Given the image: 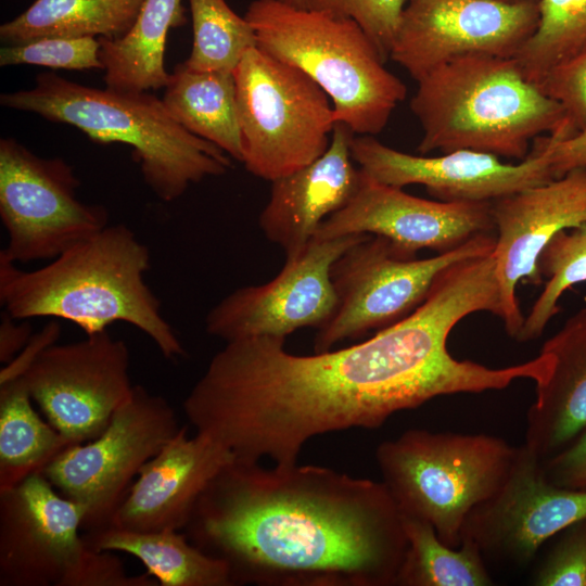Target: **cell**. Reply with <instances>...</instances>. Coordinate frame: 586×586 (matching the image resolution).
Masks as SVG:
<instances>
[{
    "instance_id": "1",
    "label": "cell",
    "mask_w": 586,
    "mask_h": 586,
    "mask_svg": "<svg viewBox=\"0 0 586 586\" xmlns=\"http://www.w3.org/2000/svg\"><path fill=\"white\" fill-rule=\"evenodd\" d=\"M484 303L472 279L448 269L410 315L345 348L295 355L285 339L226 342L183 400L184 415L238 459L292 464L315 436L375 429L437 396L501 390L502 368L447 349L454 327Z\"/></svg>"
},
{
    "instance_id": "2",
    "label": "cell",
    "mask_w": 586,
    "mask_h": 586,
    "mask_svg": "<svg viewBox=\"0 0 586 586\" xmlns=\"http://www.w3.org/2000/svg\"><path fill=\"white\" fill-rule=\"evenodd\" d=\"M232 586H396L407 537L384 483L316 464L233 458L182 528Z\"/></svg>"
},
{
    "instance_id": "3",
    "label": "cell",
    "mask_w": 586,
    "mask_h": 586,
    "mask_svg": "<svg viewBox=\"0 0 586 586\" xmlns=\"http://www.w3.org/2000/svg\"><path fill=\"white\" fill-rule=\"evenodd\" d=\"M150 259L149 247L130 228L109 225L35 270L0 258V304L15 319H63L87 335L127 322L146 334L166 359L184 357L144 280Z\"/></svg>"
},
{
    "instance_id": "4",
    "label": "cell",
    "mask_w": 586,
    "mask_h": 586,
    "mask_svg": "<svg viewBox=\"0 0 586 586\" xmlns=\"http://www.w3.org/2000/svg\"><path fill=\"white\" fill-rule=\"evenodd\" d=\"M0 104L71 125L98 143L131 146L144 182L164 202L232 166L226 152L183 128L149 91L99 89L49 72L30 89L2 93Z\"/></svg>"
},
{
    "instance_id": "5",
    "label": "cell",
    "mask_w": 586,
    "mask_h": 586,
    "mask_svg": "<svg viewBox=\"0 0 586 586\" xmlns=\"http://www.w3.org/2000/svg\"><path fill=\"white\" fill-rule=\"evenodd\" d=\"M410 109L423 155L471 150L523 161L531 141L565 122L562 105L528 81L514 58L487 54L455 59L419 79Z\"/></svg>"
},
{
    "instance_id": "6",
    "label": "cell",
    "mask_w": 586,
    "mask_h": 586,
    "mask_svg": "<svg viewBox=\"0 0 586 586\" xmlns=\"http://www.w3.org/2000/svg\"><path fill=\"white\" fill-rule=\"evenodd\" d=\"M244 17L257 48L309 76L330 98L336 123L356 135L380 133L406 97L405 84L351 18L280 0H254Z\"/></svg>"
},
{
    "instance_id": "7",
    "label": "cell",
    "mask_w": 586,
    "mask_h": 586,
    "mask_svg": "<svg viewBox=\"0 0 586 586\" xmlns=\"http://www.w3.org/2000/svg\"><path fill=\"white\" fill-rule=\"evenodd\" d=\"M517 449L484 433L412 429L382 442L375 460L402 514L430 523L443 543L459 547L466 520L501 486Z\"/></svg>"
},
{
    "instance_id": "8",
    "label": "cell",
    "mask_w": 586,
    "mask_h": 586,
    "mask_svg": "<svg viewBox=\"0 0 586 586\" xmlns=\"http://www.w3.org/2000/svg\"><path fill=\"white\" fill-rule=\"evenodd\" d=\"M243 164L273 181L317 160L336 124L328 94L309 76L259 48L233 72Z\"/></svg>"
},
{
    "instance_id": "9",
    "label": "cell",
    "mask_w": 586,
    "mask_h": 586,
    "mask_svg": "<svg viewBox=\"0 0 586 586\" xmlns=\"http://www.w3.org/2000/svg\"><path fill=\"white\" fill-rule=\"evenodd\" d=\"M495 242L496 234L481 233L453 251L420 259L402 254L382 235L366 234L332 265L336 302L331 317L318 328L314 352L330 351L404 319L424 302L443 270L491 254Z\"/></svg>"
},
{
    "instance_id": "10",
    "label": "cell",
    "mask_w": 586,
    "mask_h": 586,
    "mask_svg": "<svg viewBox=\"0 0 586 586\" xmlns=\"http://www.w3.org/2000/svg\"><path fill=\"white\" fill-rule=\"evenodd\" d=\"M180 428L164 397L135 385L97 437L67 446L42 474L60 494L86 508L81 530L109 527L142 466Z\"/></svg>"
},
{
    "instance_id": "11",
    "label": "cell",
    "mask_w": 586,
    "mask_h": 586,
    "mask_svg": "<svg viewBox=\"0 0 586 586\" xmlns=\"http://www.w3.org/2000/svg\"><path fill=\"white\" fill-rule=\"evenodd\" d=\"M74 168L61 157H41L14 138L0 140V218L12 263L52 260L109 226V211L77 196Z\"/></svg>"
},
{
    "instance_id": "12",
    "label": "cell",
    "mask_w": 586,
    "mask_h": 586,
    "mask_svg": "<svg viewBox=\"0 0 586 586\" xmlns=\"http://www.w3.org/2000/svg\"><path fill=\"white\" fill-rule=\"evenodd\" d=\"M127 344L103 331L47 347L21 378L48 422L72 444L97 437L132 394Z\"/></svg>"
},
{
    "instance_id": "13",
    "label": "cell",
    "mask_w": 586,
    "mask_h": 586,
    "mask_svg": "<svg viewBox=\"0 0 586 586\" xmlns=\"http://www.w3.org/2000/svg\"><path fill=\"white\" fill-rule=\"evenodd\" d=\"M366 233L313 238L285 259L269 282L240 288L216 304L205 318L206 332L225 342L256 336L286 339L305 327H321L336 302L331 281L334 262Z\"/></svg>"
},
{
    "instance_id": "14",
    "label": "cell",
    "mask_w": 586,
    "mask_h": 586,
    "mask_svg": "<svg viewBox=\"0 0 586 586\" xmlns=\"http://www.w3.org/2000/svg\"><path fill=\"white\" fill-rule=\"evenodd\" d=\"M537 23V3L408 0L390 59L418 81L458 58H513Z\"/></svg>"
},
{
    "instance_id": "15",
    "label": "cell",
    "mask_w": 586,
    "mask_h": 586,
    "mask_svg": "<svg viewBox=\"0 0 586 586\" xmlns=\"http://www.w3.org/2000/svg\"><path fill=\"white\" fill-rule=\"evenodd\" d=\"M86 508L42 472L0 492V586H71L90 547Z\"/></svg>"
},
{
    "instance_id": "16",
    "label": "cell",
    "mask_w": 586,
    "mask_h": 586,
    "mask_svg": "<svg viewBox=\"0 0 586 586\" xmlns=\"http://www.w3.org/2000/svg\"><path fill=\"white\" fill-rule=\"evenodd\" d=\"M562 128L539 137L538 144L517 164L471 150L440 156L412 155L392 149L373 136L354 137L353 160L369 177L393 187L422 184L438 201L492 202L553 178L550 152Z\"/></svg>"
},
{
    "instance_id": "17",
    "label": "cell",
    "mask_w": 586,
    "mask_h": 586,
    "mask_svg": "<svg viewBox=\"0 0 586 586\" xmlns=\"http://www.w3.org/2000/svg\"><path fill=\"white\" fill-rule=\"evenodd\" d=\"M543 461L525 444L518 447L501 486L466 520L461 540L473 542L485 560L523 566L548 539L586 518V491L552 484Z\"/></svg>"
},
{
    "instance_id": "18",
    "label": "cell",
    "mask_w": 586,
    "mask_h": 586,
    "mask_svg": "<svg viewBox=\"0 0 586 586\" xmlns=\"http://www.w3.org/2000/svg\"><path fill=\"white\" fill-rule=\"evenodd\" d=\"M360 171V182L352 200L326 218L314 238L382 235L402 254L417 257L420 250L442 254L481 233L495 231L492 202L426 200Z\"/></svg>"
},
{
    "instance_id": "19",
    "label": "cell",
    "mask_w": 586,
    "mask_h": 586,
    "mask_svg": "<svg viewBox=\"0 0 586 586\" xmlns=\"http://www.w3.org/2000/svg\"><path fill=\"white\" fill-rule=\"evenodd\" d=\"M496 231L493 251L500 289L501 321L515 339L524 320L520 282L538 285V258L556 233L586 222V168L492 201Z\"/></svg>"
},
{
    "instance_id": "20",
    "label": "cell",
    "mask_w": 586,
    "mask_h": 586,
    "mask_svg": "<svg viewBox=\"0 0 586 586\" xmlns=\"http://www.w3.org/2000/svg\"><path fill=\"white\" fill-rule=\"evenodd\" d=\"M233 458L211 437L201 433L190 437L188 428L181 426L142 466L110 526L137 532L182 531L200 495Z\"/></svg>"
},
{
    "instance_id": "21",
    "label": "cell",
    "mask_w": 586,
    "mask_h": 586,
    "mask_svg": "<svg viewBox=\"0 0 586 586\" xmlns=\"http://www.w3.org/2000/svg\"><path fill=\"white\" fill-rule=\"evenodd\" d=\"M354 132L336 123L327 151L313 163L271 181L269 200L258 225L286 258L298 255L321 222L348 204L361 171L351 153Z\"/></svg>"
},
{
    "instance_id": "22",
    "label": "cell",
    "mask_w": 586,
    "mask_h": 586,
    "mask_svg": "<svg viewBox=\"0 0 586 586\" xmlns=\"http://www.w3.org/2000/svg\"><path fill=\"white\" fill-rule=\"evenodd\" d=\"M540 352L552 364L547 379L536 385L524 444L546 460L586 428V306L569 317Z\"/></svg>"
},
{
    "instance_id": "23",
    "label": "cell",
    "mask_w": 586,
    "mask_h": 586,
    "mask_svg": "<svg viewBox=\"0 0 586 586\" xmlns=\"http://www.w3.org/2000/svg\"><path fill=\"white\" fill-rule=\"evenodd\" d=\"M182 0H145L129 31L120 38H99V58L107 88L150 91L165 88L170 74L164 52L170 28L186 23Z\"/></svg>"
},
{
    "instance_id": "24",
    "label": "cell",
    "mask_w": 586,
    "mask_h": 586,
    "mask_svg": "<svg viewBox=\"0 0 586 586\" xmlns=\"http://www.w3.org/2000/svg\"><path fill=\"white\" fill-rule=\"evenodd\" d=\"M162 101L188 131L243 162L233 73L198 72L179 63L169 76Z\"/></svg>"
},
{
    "instance_id": "25",
    "label": "cell",
    "mask_w": 586,
    "mask_h": 586,
    "mask_svg": "<svg viewBox=\"0 0 586 586\" xmlns=\"http://www.w3.org/2000/svg\"><path fill=\"white\" fill-rule=\"evenodd\" d=\"M82 538L95 550L136 557L160 586H232L226 564L205 555L182 531L137 532L110 526L86 532Z\"/></svg>"
},
{
    "instance_id": "26",
    "label": "cell",
    "mask_w": 586,
    "mask_h": 586,
    "mask_svg": "<svg viewBox=\"0 0 586 586\" xmlns=\"http://www.w3.org/2000/svg\"><path fill=\"white\" fill-rule=\"evenodd\" d=\"M145 0H36L0 26L7 46L47 37L116 39L135 24Z\"/></svg>"
},
{
    "instance_id": "27",
    "label": "cell",
    "mask_w": 586,
    "mask_h": 586,
    "mask_svg": "<svg viewBox=\"0 0 586 586\" xmlns=\"http://www.w3.org/2000/svg\"><path fill=\"white\" fill-rule=\"evenodd\" d=\"M20 378L0 385V492L12 488L72 445L37 413Z\"/></svg>"
},
{
    "instance_id": "28",
    "label": "cell",
    "mask_w": 586,
    "mask_h": 586,
    "mask_svg": "<svg viewBox=\"0 0 586 586\" xmlns=\"http://www.w3.org/2000/svg\"><path fill=\"white\" fill-rule=\"evenodd\" d=\"M407 549L396 586H489L486 560L479 547L462 539L459 547L443 543L428 522L403 515Z\"/></svg>"
},
{
    "instance_id": "29",
    "label": "cell",
    "mask_w": 586,
    "mask_h": 586,
    "mask_svg": "<svg viewBox=\"0 0 586 586\" xmlns=\"http://www.w3.org/2000/svg\"><path fill=\"white\" fill-rule=\"evenodd\" d=\"M537 8V27L513 56L535 85L586 50V0H538Z\"/></svg>"
},
{
    "instance_id": "30",
    "label": "cell",
    "mask_w": 586,
    "mask_h": 586,
    "mask_svg": "<svg viewBox=\"0 0 586 586\" xmlns=\"http://www.w3.org/2000/svg\"><path fill=\"white\" fill-rule=\"evenodd\" d=\"M193 43L184 65L198 72L233 73L244 54L257 47L252 25L226 0H189Z\"/></svg>"
},
{
    "instance_id": "31",
    "label": "cell",
    "mask_w": 586,
    "mask_h": 586,
    "mask_svg": "<svg viewBox=\"0 0 586 586\" xmlns=\"http://www.w3.org/2000/svg\"><path fill=\"white\" fill-rule=\"evenodd\" d=\"M544 289L534 302L515 337L538 339L559 310V300L572 286L586 282V222L563 229L548 242L538 258Z\"/></svg>"
},
{
    "instance_id": "32",
    "label": "cell",
    "mask_w": 586,
    "mask_h": 586,
    "mask_svg": "<svg viewBox=\"0 0 586 586\" xmlns=\"http://www.w3.org/2000/svg\"><path fill=\"white\" fill-rule=\"evenodd\" d=\"M94 37H47L0 49V65H37L60 69H103Z\"/></svg>"
},
{
    "instance_id": "33",
    "label": "cell",
    "mask_w": 586,
    "mask_h": 586,
    "mask_svg": "<svg viewBox=\"0 0 586 586\" xmlns=\"http://www.w3.org/2000/svg\"><path fill=\"white\" fill-rule=\"evenodd\" d=\"M407 2L408 0H308L307 9L355 21L386 61Z\"/></svg>"
},
{
    "instance_id": "34",
    "label": "cell",
    "mask_w": 586,
    "mask_h": 586,
    "mask_svg": "<svg viewBox=\"0 0 586 586\" xmlns=\"http://www.w3.org/2000/svg\"><path fill=\"white\" fill-rule=\"evenodd\" d=\"M532 576L536 586H586V518L556 536Z\"/></svg>"
},
{
    "instance_id": "35",
    "label": "cell",
    "mask_w": 586,
    "mask_h": 586,
    "mask_svg": "<svg viewBox=\"0 0 586 586\" xmlns=\"http://www.w3.org/2000/svg\"><path fill=\"white\" fill-rule=\"evenodd\" d=\"M537 86L562 105L574 133L586 129V50L553 67Z\"/></svg>"
},
{
    "instance_id": "36",
    "label": "cell",
    "mask_w": 586,
    "mask_h": 586,
    "mask_svg": "<svg viewBox=\"0 0 586 586\" xmlns=\"http://www.w3.org/2000/svg\"><path fill=\"white\" fill-rule=\"evenodd\" d=\"M555 485L586 491V428L561 451L543 461Z\"/></svg>"
},
{
    "instance_id": "37",
    "label": "cell",
    "mask_w": 586,
    "mask_h": 586,
    "mask_svg": "<svg viewBox=\"0 0 586 586\" xmlns=\"http://www.w3.org/2000/svg\"><path fill=\"white\" fill-rule=\"evenodd\" d=\"M60 333V323L51 320L40 332L34 334L25 347L0 370V385L22 378L38 356L56 342Z\"/></svg>"
},
{
    "instance_id": "38",
    "label": "cell",
    "mask_w": 586,
    "mask_h": 586,
    "mask_svg": "<svg viewBox=\"0 0 586 586\" xmlns=\"http://www.w3.org/2000/svg\"><path fill=\"white\" fill-rule=\"evenodd\" d=\"M550 165L555 179L572 169L586 168V129L568 138L560 135L551 148Z\"/></svg>"
},
{
    "instance_id": "39",
    "label": "cell",
    "mask_w": 586,
    "mask_h": 586,
    "mask_svg": "<svg viewBox=\"0 0 586 586\" xmlns=\"http://www.w3.org/2000/svg\"><path fill=\"white\" fill-rule=\"evenodd\" d=\"M13 318L5 310L1 315L0 323V361H11L30 341L33 327L28 319Z\"/></svg>"
},
{
    "instance_id": "40",
    "label": "cell",
    "mask_w": 586,
    "mask_h": 586,
    "mask_svg": "<svg viewBox=\"0 0 586 586\" xmlns=\"http://www.w3.org/2000/svg\"><path fill=\"white\" fill-rule=\"evenodd\" d=\"M289 5L300 8V9H307L308 0H280Z\"/></svg>"
},
{
    "instance_id": "41",
    "label": "cell",
    "mask_w": 586,
    "mask_h": 586,
    "mask_svg": "<svg viewBox=\"0 0 586 586\" xmlns=\"http://www.w3.org/2000/svg\"><path fill=\"white\" fill-rule=\"evenodd\" d=\"M506 3H537L538 0H497Z\"/></svg>"
}]
</instances>
